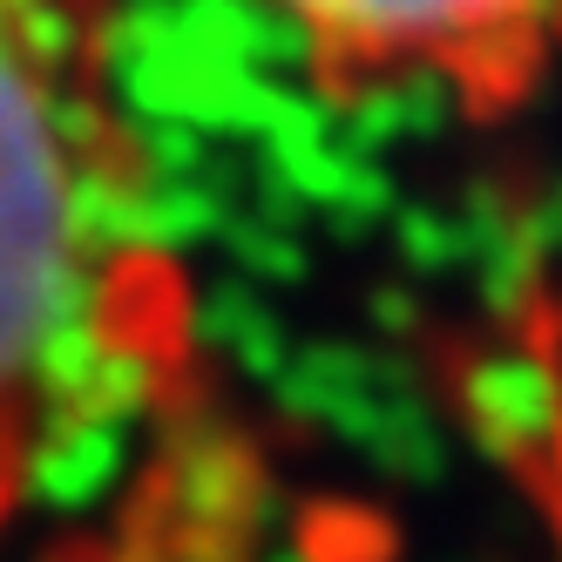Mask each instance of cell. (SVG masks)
Instances as JSON below:
<instances>
[{
  "instance_id": "cell-1",
  "label": "cell",
  "mask_w": 562,
  "mask_h": 562,
  "mask_svg": "<svg viewBox=\"0 0 562 562\" xmlns=\"http://www.w3.org/2000/svg\"><path fill=\"white\" fill-rule=\"evenodd\" d=\"M190 292L82 0H0V529L183 400Z\"/></svg>"
},
{
  "instance_id": "cell-2",
  "label": "cell",
  "mask_w": 562,
  "mask_h": 562,
  "mask_svg": "<svg viewBox=\"0 0 562 562\" xmlns=\"http://www.w3.org/2000/svg\"><path fill=\"white\" fill-rule=\"evenodd\" d=\"M299 42L312 82L359 102L427 89L474 123H502L549 68L555 0H251Z\"/></svg>"
},
{
  "instance_id": "cell-3",
  "label": "cell",
  "mask_w": 562,
  "mask_h": 562,
  "mask_svg": "<svg viewBox=\"0 0 562 562\" xmlns=\"http://www.w3.org/2000/svg\"><path fill=\"white\" fill-rule=\"evenodd\" d=\"M164 420L170 427L143 461L115 529L75 562H251L258 488L245 448L211 420L183 427V400Z\"/></svg>"
}]
</instances>
